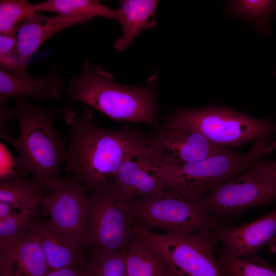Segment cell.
<instances>
[{
  "label": "cell",
  "mask_w": 276,
  "mask_h": 276,
  "mask_svg": "<svg viewBox=\"0 0 276 276\" xmlns=\"http://www.w3.org/2000/svg\"><path fill=\"white\" fill-rule=\"evenodd\" d=\"M65 108H47L30 104L27 97L18 98L14 110L20 126L19 135L14 139L0 135L18 152L14 158L15 172L25 177L32 172L33 178L51 191L65 179L60 175L65 142L53 123L54 117Z\"/></svg>",
  "instance_id": "7a4b0ae2"
},
{
  "label": "cell",
  "mask_w": 276,
  "mask_h": 276,
  "mask_svg": "<svg viewBox=\"0 0 276 276\" xmlns=\"http://www.w3.org/2000/svg\"><path fill=\"white\" fill-rule=\"evenodd\" d=\"M19 211L12 203L5 201H0V219L6 218L16 213Z\"/></svg>",
  "instance_id": "4dcf8cb0"
},
{
  "label": "cell",
  "mask_w": 276,
  "mask_h": 276,
  "mask_svg": "<svg viewBox=\"0 0 276 276\" xmlns=\"http://www.w3.org/2000/svg\"><path fill=\"white\" fill-rule=\"evenodd\" d=\"M126 276H177L161 252L135 235L126 252Z\"/></svg>",
  "instance_id": "d6986e66"
},
{
  "label": "cell",
  "mask_w": 276,
  "mask_h": 276,
  "mask_svg": "<svg viewBox=\"0 0 276 276\" xmlns=\"http://www.w3.org/2000/svg\"><path fill=\"white\" fill-rule=\"evenodd\" d=\"M27 65L20 60L17 48L0 53V66L13 76L21 79H34L36 77L29 75Z\"/></svg>",
  "instance_id": "4316f807"
},
{
  "label": "cell",
  "mask_w": 276,
  "mask_h": 276,
  "mask_svg": "<svg viewBox=\"0 0 276 276\" xmlns=\"http://www.w3.org/2000/svg\"><path fill=\"white\" fill-rule=\"evenodd\" d=\"M91 19L82 15L57 14L44 16L40 13L18 26L17 51L25 64L38 48L50 37L67 28L89 22Z\"/></svg>",
  "instance_id": "9a60e30c"
},
{
  "label": "cell",
  "mask_w": 276,
  "mask_h": 276,
  "mask_svg": "<svg viewBox=\"0 0 276 276\" xmlns=\"http://www.w3.org/2000/svg\"><path fill=\"white\" fill-rule=\"evenodd\" d=\"M132 223L135 235L158 249L177 276H223L214 255L219 241L213 231L203 229L188 235L159 234Z\"/></svg>",
  "instance_id": "ba28073f"
},
{
  "label": "cell",
  "mask_w": 276,
  "mask_h": 276,
  "mask_svg": "<svg viewBox=\"0 0 276 276\" xmlns=\"http://www.w3.org/2000/svg\"><path fill=\"white\" fill-rule=\"evenodd\" d=\"M217 261L223 276H276V269L257 256L241 259L218 252Z\"/></svg>",
  "instance_id": "7402d4cb"
},
{
  "label": "cell",
  "mask_w": 276,
  "mask_h": 276,
  "mask_svg": "<svg viewBox=\"0 0 276 276\" xmlns=\"http://www.w3.org/2000/svg\"><path fill=\"white\" fill-rule=\"evenodd\" d=\"M67 103L81 102L118 121L147 123L157 127L155 95L151 85H123L100 65L85 59L79 75L66 87Z\"/></svg>",
  "instance_id": "3957f363"
},
{
  "label": "cell",
  "mask_w": 276,
  "mask_h": 276,
  "mask_svg": "<svg viewBox=\"0 0 276 276\" xmlns=\"http://www.w3.org/2000/svg\"><path fill=\"white\" fill-rule=\"evenodd\" d=\"M275 149V140L262 139L256 140L245 153L229 150L183 166L167 167L165 189L174 191L199 204L216 186L250 168Z\"/></svg>",
  "instance_id": "277c9868"
},
{
  "label": "cell",
  "mask_w": 276,
  "mask_h": 276,
  "mask_svg": "<svg viewBox=\"0 0 276 276\" xmlns=\"http://www.w3.org/2000/svg\"><path fill=\"white\" fill-rule=\"evenodd\" d=\"M150 153L167 167H175L226 152L199 132L178 124L165 121L151 136Z\"/></svg>",
  "instance_id": "8fae6325"
},
{
  "label": "cell",
  "mask_w": 276,
  "mask_h": 276,
  "mask_svg": "<svg viewBox=\"0 0 276 276\" xmlns=\"http://www.w3.org/2000/svg\"><path fill=\"white\" fill-rule=\"evenodd\" d=\"M158 1L155 0H124L117 9L123 35L114 44L120 51L128 49L142 31L156 25V10Z\"/></svg>",
  "instance_id": "ac0fdd59"
},
{
  "label": "cell",
  "mask_w": 276,
  "mask_h": 276,
  "mask_svg": "<svg viewBox=\"0 0 276 276\" xmlns=\"http://www.w3.org/2000/svg\"><path fill=\"white\" fill-rule=\"evenodd\" d=\"M255 165L276 179V160L268 162L260 159L256 162Z\"/></svg>",
  "instance_id": "f546056e"
},
{
  "label": "cell",
  "mask_w": 276,
  "mask_h": 276,
  "mask_svg": "<svg viewBox=\"0 0 276 276\" xmlns=\"http://www.w3.org/2000/svg\"><path fill=\"white\" fill-rule=\"evenodd\" d=\"M35 6L37 12L82 15L91 19L95 16H102L119 21L117 10L111 9L96 0H49Z\"/></svg>",
  "instance_id": "44dd1931"
},
{
  "label": "cell",
  "mask_w": 276,
  "mask_h": 276,
  "mask_svg": "<svg viewBox=\"0 0 276 276\" xmlns=\"http://www.w3.org/2000/svg\"><path fill=\"white\" fill-rule=\"evenodd\" d=\"M168 178L167 166L156 159L150 150L130 156L113 177L127 200L147 196L165 189Z\"/></svg>",
  "instance_id": "4fadbf2b"
},
{
  "label": "cell",
  "mask_w": 276,
  "mask_h": 276,
  "mask_svg": "<svg viewBox=\"0 0 276 276\" xmlns=\"http://www.w3.org/2000/svg\"><path fill=\"white\" fill-rule=\"evenodd\" d=\"M44 276H89L86 270L66 267L50 270Z\"/></svg>",
  "instance_id": "83f0119b"
},
{
  "label": "cell",
  "mask_w": 276,
  "mask_h": 276,
  "mask_svg": "<svg viewBox=\"0 0 276 276\" xmlns=\"http://www.w3.org/2000/svg\"><path fill=\"white\" fill-rule=\"evenodd\" d=\"M35 5L26 0L0 1V33L9 32L35 16Z\"/></svg>",
  "instance_id": "cb8c5ba5"
},
{
  "label": "cell",
  "mask_w": 276,
  "mask_h": 276,
  "mask_svg": "<svg viewBox=\"0 0 276 276\" xmlns=\"http://www.w3.org/2000/svg\"><path fill=\"white\" fill-rule=\"evenodd\" d=\"M85 247L111 254L126 248L135 236L127 199L113 178L86 192Z\"/></svg>",
  "instance_id": "5b68a950"
},
{
  "label": "cell",
  "mask_w": 276,
  "mask_h": 276,
  "mask_svg": "<svg viewBox=\"0 0 276 276\" xmlns=\"http://www.w3.org/2000/svg\"><path fill=\"white\" fill-rule=\"evenodd\" d=\"M275 200L276 179L254 164L238 175L216 186L198 204L203 212L222 221Z\"/></svg>",
  "instance_id": "9c48e42d"
},
{
  "label": "cell",
  "mask_w": 276,
  "mask_h": 276,
  "mask_svg": "<svg viewBox=\"0 0 276 276\" xmlns=\"http://www.w3.org/2000/svg\"><path fill=\"white\" fill-rule=\"evenodd\" d=\"M228 256L249 259L268 246L276 251V210L251 222L234 226H221L214 231Z\"/></svg>",
  "instance_id": "7c38bea8"
},
{
  "label": "cell",
  "mask_w": 276,
  "mask_h": 276,
  "mask_svg": "<svg viewBox=\"0 0 276 276\" xmlns=\"http://www.w3.org/2000/svg\"><path fill=\"white\" fill-rule=\"evenodd\" d=\"M48 190L33 177L27 179L14 171L1 176L0 201L12 203L19 210L38 211Z\"/></svg>",
  "instance_id": "ffe728a7"
},
{
  "label": "cell",
  "mask_w": 276,
  "mask_h": 276,
  "mask_svg": "<svg viewBox=\"0 0 276 276\" xmlns=\"http://www.w3.org/2000/svg\"><path fill=\"white\" fill-rule=\"evenodd\" d=\"M64 85L62 79L57 75V66H53L45 76L34 79H21L0 69V107L6 105L11 98L32 96L39 101L47 97L59 98L57 87Z\"/></svg>",
  "instance_id": "e0dca14e"
},
{
  "label": "cell",
  "mask_w": 276,
  "mask_h": 276,
  "mask_svg": "<svg viewBox=\"0 0 276 276\" xmlns=\"http://www.w3.org/2000/svg\"><path fill=\"white\" fill-rule=\"evenodd\" d=\"M166 121L196 130L213 144L225 148L269 138L276 133L273 121L217 106L180 109L170 114Z\"/></svg>",
  "instance_id": "52a82bcc"
},
{
  "label": "cell",
  "mask_w": 276,
  "mask_h": 276,
  "mask_svg": "<svg viewBox=\"0 0 276 276\" xmlns=\"http://www.w3.org/2000/svg\"><path fill=\"white\" fill-rule=\"evenodd\" d=\"M1 108V134L10 136V129L8 122L11 118L14 115V110L5 105Z\"/></svg>",
  "instance_id": "f1b7e54d"
},
{
  "label": "cell",
  "mask_w": 276,
  "mask_h": 276,
  "mask_svg": "<svg viewBox=\"0 0 276 276\" xmlns=\"http://www.w3.org/2000/svg\"><path fill=\"white\" fill-rule=\"evenodd\" d=\"M127 248L111 254L91 251L86 271L89 276H126Z\"/></svg>",
  "instance_id": "603a6c76"
},
{
  "label": "cell",
  "mask_w": 276,
  "mask_h": 276,
  "mask_svg": "<svg viewBox=\"0 0 276 276\" xmlns=\"http://www.w3.org/2000/svg\"><path fill=\"white\" fill-rule=\"evenodd\" d=\"M127 201L132 221L150 231L156 228L166 234L188 235L203 229L214 231L224 225L203 212L198 203L171 190Z\"/></svg>",
  "instance_id": "8992f818"
},
{
  "label": "cell",
  "mask_w": 276,
  "mask_h": 276,
  "mask_svg": "<svg viewBox=\"0 0 276 276\" xmlns=\"http://www.w3.org/2000/svg\"><path fill=\"white\" fill-rule=\"evenodd\" d=\"M275 10L276 2L273 1H234L228 7L229 13L251 22L260 30H263L266 19Z\"/></svg>",
  "instance_id": "d4e9b609"
},
{
  "label": "cell",
  "mask_w": 276,
  "mask_h": 276,
  "mask_svg": "<svg viewBox=\"0 0 276 276\" xmlns=\"http://www.w3.org/2000/svg\"><path fill=\"white\" fill-rule=\"evenodd\" d=\"M28 230L38 239L49 270L66 267L86 270L88 261L84 256V249L74 245L58 233L42 215L31 223Z\"/></svg>",
  "instance_id": "2e32d148"
},
{
  "label": "cell",
  "mask_w": 276,
  "mask_h": 276,
  "mask_svg": "<svg viewBox=\"0 0 276 276\" xmlns=\"http://www.w3.org/2000/svg\"><path fill=\"white\" fill-rule=\"evenodd\" d=\"M64 118L71 128L70 143L63 162L73 177L90 191L113 178L132 155L148 151L151 136L141 130H113L92 122L91 109L77 114L70 109Z\"/></svg>",
  "instance_id": "6da1fadb"
},
{
  "label": "cell",
  "mask_w": 276,
  "mask_h": 276,
  "mask_svg": "<svg viewBox=\"0 0 276 276\" xmlns=\"http://www.w3.org/2000/svg\"><path fill=\"white\" fill-rule=\"evenodd\" d=\"M86 188L73 177L47 194L41 208L52 227L74 245L84 249L87 231Z\"/></svg>",
  "instance_id": "30bf717a"
},
{
  "label": "cell",
  "mask_w": 276,
  "mask_h": 276,
  "mask_svg": "<svg viewBox=\"0 0 276 276\" xmlns=\"http://www.w3.org/2000/svg\"><path fill=\"white\" fill-rule=\"evenodd\" d=\"M43 215L38 211L21 209L6 218L0 219V243L9 242L27 232L31 223Z\"/></svg>",
  "instance_id": "484cf974"
},
{
  "label": "cell",
  "mask_w": 276,
  "mask_h": 276,
  "mask_svg": "<svg viewBox=\"0 0 276 276\" xmlns=\"http://www.w3.org/2000/svg\"><path fill=\"white\" fill-rule=\"evenodd\" d=\"M49 271L40 243L29 230L0 243V276H44Z\"/></svg>",
  "instance_id": "5bb4252c"
}]
</instances>
